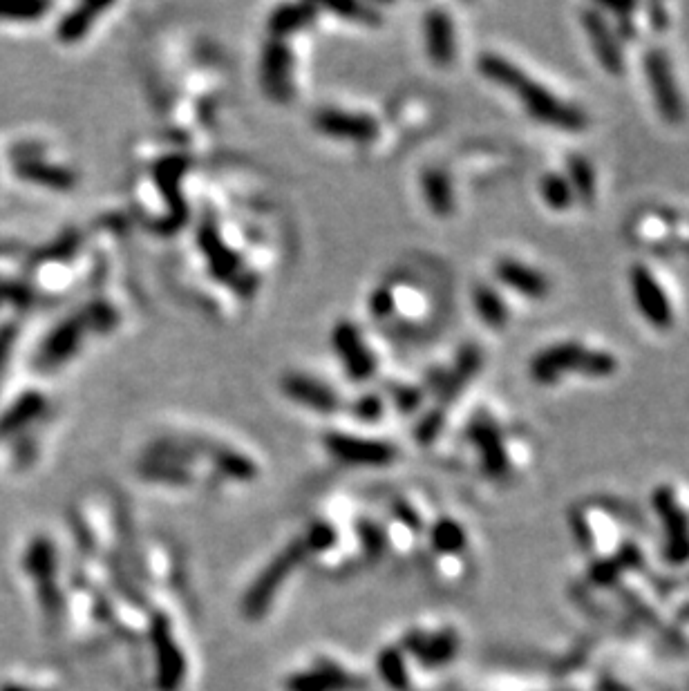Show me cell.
<instances>
[{
    "mask_svg": "<svg viewBox=\"0 0 689 691\" xmlns=\"http://www.w3.org/2000/svg\"><path fill=\"white\" fill-rule=\"evenodd\" d=\"M477 70L484 79L513 92L522 101L524 110L535 121L544 123L553 130L562 132H582L589 126V117L580 106L564 101L558 94H553L544 83H537L535 79L515 65L506 56H499L495 52H484L477 61Z\"/></svg>",
    "mask_w": 689,
    "mask_h": 691,
    "instance_id": "cell-1",
    "label": "cell"
},
{
    "mask_svg": "<svg viewBox=\"0 0 689 691\" xmlns=\"http://www.w3.org/2000/svg\"><path fill=\"white\" fill-rule=\"evenodd\" d=\"M573 372L587 378H609L618 372V358L578 340H562L542 349L531 361V378L537 385H555Z\"/></svg>",
    "mask_w": 689,
    "mask_h": 691,
    "instance_id": "cell-2",
    "label": "cell"
},
{
    "mask_svg": "<svg viewBox=\"0 0 689 691\" xmlns=\"http://www.w3.org/2000/svg\"><path fill=\"white\" fill-rule=\"evenodd\" d=\"M629 285L638 314L647 320V325L658 331H669L674 327L676 314L672 300H669L665 287L660 285V280L647 264L638 262L629 269Z\"/></svg>",
    "mask_w": 689,
    "mask_h": 691,
    "instance_id": "cell-3",
    "label": "cell"
},
{
    "mask_svg": "<svg viewBox=\"0 0 689 691\" xmlns=\"http://www.w3.org/2000/svg\"><path fill=\"white\" fill-rule=\"evenodd\" d=\"M643 68L658 115L667 123L683 121L685 101L681 97V90H678L672 61H669L667 52L660 50V47H651L643 59Z\"/></svg>",
    "mask_w": 689,
    "mask_h": 691,
    "instance_id": "cell-4",
    "label": "cell"
},
{
    "mask_svg": "<svg viewBox=\"0 0 689 691\" xmlns=\"http://www.w3.org/2000/svg\"><path fill=\"white\" fill-rule=\"evenodd\" d=\"M260 81L271 99L287 101L294 97V56L282 39H269L264 45Z\"/></svg>",
    "mask_w": 689,
    "mask_h": 691,
    "instance_id": "cell-5",
    "label": "cell"
},
{
    "mask_svg": "<svg viewBox=\"0 0 689 691\" xmlns=\"http://www.w3.org/2000/svg\"><path fill=\"white\" fill-rule=\"evenodd\" d=\"M584 32L589 36V43L593 47V54L600 61V65L611 77H622L625 74V54H622V41L609 25L607 16L600 9H587L582 14Z\"/></svg>",
    "mask_w": 689,
    "mask_h": 691,
    "instance_id": "cell-6",
    "label": "cell"
},
{
    "mask_svg": "<svg viewBox=\"0 0 689 691\" xmlns=\"http://www.w3.org/2000/svg\"><path fill=\"white\" fill-rule=\"evenodd\" d=\"M327 450L334 454L338 461L356 463V466H385L396 459V450L390 443L349 437V434H327Z\"/></svg>",
    "mask_w": 689,
    "mask_h": 691,
    "instance_id": "cell-7",
    "label": "cell"
},
{
    "mask_svg": "<svg viewBox=\"0 0 689 691\" xmlns=\"http://www.w3.org/2000/svg\"><path fill=\"white\" fill-rule=\"evenodd\" d=\"M332 345L336 349V354L341 356V363L345 365L347 374L352 376L354 381H367V378L374 374V356L370 352V347L365 345L361 331L352 323L341 320V323L334 327Z\"/></svg>",
    "mask_w": 689,
    "mask_h": 691,
    "instance_id": "cell-8",
    "label": "cell"
},
{
    "mask_svg": "<svg viewBox=\"0 0 689 691\" xmlns=\"http://www.w3.org/2000/svg\"><path fill=\"white\" fill-rule=\"evenodd\" d=\"M316 130L323 132L327 137L334 139H349V141H372L379 132V123H376L365 112H349V110H336V108H323L314 117Z\"/></svg>",
    "mask_w": 689,
    "mask_h": 691,
    "instance_id": "cell-9",
    "label": "cell"
},
{
    "mask_svg": "<svg viewBox=\"0 0 689 691\" xmlns=\"http://www.w3.org/2000/svg\"><path fill=\"white\" fill-rule=\"evenodd\" d=\"M470 441L475 443V448L484 463V470L490 477H506L508 472V452H506V441L504 434L499 430V425L490 419V416H479L473 421L468 432Z\"/></svg>",
    "mask_w": 689,
    "mask_h": 691,
    "instance_id": "cell-10",
    "label": "cell"
},
{
    "mask_svg": "<svg viewBox=\"0 0 689 691\" xmlns=\"http://www.w3.org/2000/svg\"><path fill=\"white\" fill-rule=\"evenodd\" d=\"M497 280L528 300H544L551 293V280L544 271L522 260L502 258L495 264Z\"/></svg>",
    "mask_w": 689,
    "mask_h": 691,
    "instance_id": "cell-11",
    "label": "cell"
},
{
    "mask_svg": "<svg viewBox=\"0 0 689 691\" xmlns=\"http://www.w3.org/2000/svg\"><path fill=\"white\" fill-rule=\"evenodd\" d=\"M423 34H426L428 59L434 65L448 68V65L455 63L457 32L452 16H448L443 9H430L426 14V23H423Z\"/></svg>",
    "mask_w": 689,
    "mask_h": 691,
    "instance_id": "cell-12",
    "label": "cell"
},
{
    "mask_svg": "<svg viewBox=\"0 0 689 691\" xmlns=\"http://www.w3.org/2000/svg\"><path fill=\"white\" fill-rule=\"evenodd\" d=\"M282 390L289 396L291 401H296L311 410H318L323 414H329L338 410V396L332 387L323 385L316 378L305 376V374H287L282 378Z\"/></svg>",
    "mask_w": 689,
    "mask_h": 691,
    "instance_id": "cell-13",
    "label": "cell"
},
{
    "mask_svg": "<svg viewBox=\"0 0 689 691\" xmlns=\"http://www.w3.org/2000/svg\"><path fill=\"white\" fill-rule=\"evenodd\" d=\"M302 555V548L300 546H294L291 551L287 553H282L276 562H273V566H269L267 571H264V575L260 577V582L256 584V589H253L249 593V600H247V611L251 615H258L262 611L264 604H267L269 600V595L276 593V586L285 580V575L287 571H291V566H294L298 562V557Z\"/></svg>",
    "mask_w": 689,
    "mask_h": 691,
    "instance_id": "cell-14",
    "label": "cell"
},
{
    "mask_svg": "<svg viewBox=\"0 0 689 691\" xmlns=\"http://www.w3.org/2000/svg\"><path fill=\"white\" fill-rule=\"evenodd\" d=\"M421 188L430 211L439 217H450L455 213V188H452V179L446 170L434 166L423 170Z\"/></svg>",
    "mask_w": 689,
    "mask_h": 691,
    "instance_id": "cell-15",
    "label": "cell"
},
{
    "mask_svg": "<svg viewBox=\"0 0 689 691\" xmlns=\"http://www.w3.org/2000/svg\"><path fill=\"white\" fill-rule=\"evenodd\" d=\"M481 367V352L475 345H468L461 349V354L457 356V363L452 367V372L446 378V385L441 390V401L452 403L459 396V392L464 390V385L470 383Z\"/></svg>",
    "mask_w": 689,
    "mask_h": 691,
    "instance_id": "cell-16",
    "label": "cell"
},
{
    "mask_svg": "<svg viewBox=\"0 0 689 691\" xmlns=\"http://www.w3.org/2000/svg\"><path fill=\"white\" fill-rule=\"evenodd\" d=\"M356 687V680L336 667H323L318 671H305L289 683L291 691H347Z\"/></svg>",
    "mask_w": 689,
    "mask_h": 691,
    "instance_id": "cell-17",
    "label": "cell"
},
{
    "mask_svg": "<svg viewBox=\"0 0 689 691\" xmlns=\"http://www.w3.org/2000/svg\"><path fill=\"white\" fill-rule=\"evenodd\" d=\"M564 177L569 179L575 200H580L584 204H593L598 193V182H596V168H593V164L587 157L571 155L569 162H566Z\"/></svg>",
    "mask_w": 689,
    "mask_h": 691,
    "instance_id": "cell-18",
    "label": "cell"
},
{
    "mask_svg": "<svg viewBox=\"0 0 689 691\" xmlns=\"http://www.w3.org/2000/svg\"><path fill=\"white\" fill-rule=\"evenodd\" d=\"M473 300H475V309L479 318L484 320V325L493 327V329H504L508 323V305L506 300L499 296V293L493 287H486V285H479L473 293Z\"/></svg>",
    "mask_w": 689,
    "mask_h": 691,
    "instance_id": "cell-19",
    "label": "cell"
},
{
    "mask_svg": "<svg viewBox=\"0 0 689 691\" xmlns=\"http://www.w3.org/2000/svg\"><path fill=\"white\" fill-rule=\"evenodd\" d=\"M316 7L311 5H285L273 12L269 18V30L276 39H285L287 34L302 30V27L314 21Z\"/></svg>",
    "mask_w": 689,
    "mask_h": 691,
    "instance_id": "cell-20",
    "label": "cell"
},
{
    "mask_svg": "<svg viewBox=\"0 0 689 691\" xmlns=\"http://www.w3.org/2000/svg\"><path fill=\"white\" fill-rule=\"evenodd\" d=\"M540 193L544 204L549 206L551 211H569L575 204V195L569 179L560 173H546L540 182Z\"/></svg>",
    "mask_w": 689,
    "mask_h": 691,
    "instance_id": "cell-21",
    "label": "cell"
},
{
    "mask_svg": "<svg viewBox=\"0 0 689 691\" xmlns=\"http://www.w3.org/2000/svg\"><path fill=\"white\" fill-rule=\"evenodd\" d=\"M86 320H68L59 331H54L50 343L45 347V356L50 363L65 361L72 349H77L81 340V327Z\"/></svg>",
    "mask_w": 689,
    "mask_h": 691,
    "instance_id": "cell-22",
    "label": "cell"
},
{
    "mask_svg": "<svg viewBox=\"0 0 689 691\" xmlns=\"http://www.w3.org/2000/svg\"><path fill=\"white\" fill-rule=\"evenodd\" d=\"M108 5H81L77 12H72L68 18H65L63 25H61V39L63 41H68V43H74V41H81L83 36L88 34L90 27L94 25V21H97V16L101 12H106Z\"/></svg>",
    "mask_w": 689,
    "mask_h": 691,
    "instance_id": "cell-23",
    "label": "cell"
},
{
    "mask_svg": "<svg viewBox=\"0 0 689 691\" xmlns=\"http://www.w3.org/2000/svg\"><path fill=\"white\" fill-rule=\"evenodd\" d=\"M434 546L443 553H461L468 544L466 530L455 519H441V522L434 526Z\"/></svg>",
    "mask_w": 689,
    "mask_h": 691,
    "instance_id": "cell-24",
    "label": "cell"
},
{
    "mask_svg": "<svg viewBox=\"0 0 689 691\" xmlns=\"http://www.w3.org/2000/svg\"><path fill=\"white\" fill-rule=\"evenodd\" d=\"M354 414L363 421L381 419V414H383L381 396H363V399H358V403L354 407Z\"/></svg>",
    "mask_w": 689,
    "mask_h": 691,
    "instance_id": "cell-25",
    "label": "cell"
},
{
    "mask_svg": "<svg viewBox=\"0 0 689 691\" xmlns=\"http://www.w3.org/2000/svg\"><path fill=\"white\" fill-rule=\"evenodd\" d=\"M647 18L656 32H663L669 27V14H667V7H663V5H649Z\"/></svg>",
    "mask_w": 689,
    "mask_h": 691,
    "instance_id": "cell-26",
    "label": "cell"
},
{
    "mask_svg": "<svg viewBox=\"0 0 689 691\" xmlns=\"http://www.w3.org/2000/svg\"><path fill=\"white\" fill-rule=\"evenodd\" d=\"M0 691H32V689H27V687H18V685H5Z\"/></svg>",
    "mask_w": 689,
    "mask_h": 691,
    "instance_id": "cell-27",
    "label": "cell"
}]
</instances>
